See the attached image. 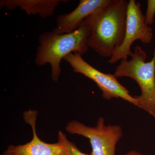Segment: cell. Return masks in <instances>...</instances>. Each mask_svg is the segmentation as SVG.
<instances>
[{
    "mask_svg": "<svg viewBox=\"0 0 155 155\" xmlns=\"http://www.w3.org/2000/svg\"><path fill=\"white\" fill-rule=\"evenodd\" d=\"M58 139L62 140L66 145L69 152V155H91L87 154L81 151L78 148L75 143L69 141L65 134L61 130H60L58 133Z\"/></svg>",
    "mask_w": 155,
    "mask_h": 155,
    "instance_id": "cell-10",
    "label": "cell"
},
{
    "mask_svg": "<svg viewBox=\"0 0 155 155\" xmlns=\"http://www.w3.org/2000/svg\"><path fill=\"white\" fill-rule=\"evenodd\" d=\"M125 155H145L143 154L139 153L138 152L135 150H131L128 152L127 153L125 154Z\"/></svg>",
    "mask_w": 155,
    "mask_h": 155,
    "instance_id": "cell-12",
    "label": "cell"
},
{
    "mask_svg": "<svg viewBox=\"0 0 155 155\" xmlns=\"http://www.w3.org/2000/svg\"><path fill=\"white\" fill-rule=\"evenodd\" d=\"M64 0H1L0 8L5 7L7 10L12 11L19 7L26 12L27 15L38 14L42 18L53 16L55 10L61 2Z\"/></svg>",
    "mask_w": 155,
    "mask_h": 155,
    "instance_id": "cell-9",
    "label": "cell"
},
{
    "mask_svg": "<svg viewBox=\"0 0 155 155\" xmlns=\"http://www.w3.org/2000/svg\"><path fill=\"white\" fill-rule=\"evenodd\" d=\"M154 118H155V117H154Z\"/></svg>",
    "mask_w": 155,
    "mask_h": 155,
    "instance_id": "cell-13",
    "label": "cell"
},
{
    "mask_svg": "<svg viewBox=\"0 0 155 155\" xmlns=\"http://www.w3.org/2000/svg\"><path fill=\"white\" fill-rule=\"evenodd\" d=\"M155 15V0L147 1V9L145 16V23L147 25H151L154 22Z\"/></svg>",
    "mask_w": 155,
    "mask_h": 155,
    "instance_id": "cell-11",
    "label": "cell"
},
{
    "mask_svg": "<svg viewBox=\"0 0 155 155\" xmlns=\"http://www.w3.org/2000/svg\"><path fill=\"white\" fill-rule=\"evenodd\" d=\"M128 2L111 0L104 8L87 17L90 25L88 47L110 58L125 37Z\"/></svg>",
    "mask_w": 155,
    "mask_h": 155,
    "instance_id": "cell-1",
    "label": "cell"
},
{
    "mask_svg": "<svg viewBox=\"0 0 155 155\" xmlns=\"http://www.w3.org/2000/svg\"><path fill=\"white\" fill-rule=\"evenodd\" d=\"M66 130L71 134L88 138L91 146V155H115L116 144L123 134L121 126L105 125L102 117L98 118L95 127H89L72 120L67 123Z\"/></svg>",
    "mask_w": 155,
    "mask_h": 155,
    "instance_id": "cell-4",
    "label": "cell"
},
{
    "mask_svg": "<svg viewBox=\"0 0 155 155\" xmlns=\"http://www.w3.org/2000/svg\"><path fill=\"white\" fill-rule=\"evenodd\" d=\"M64 59L72 67L73 72L80 73L93 81L102 92L104 99L121 98L139 107L137 100L130 95L128 90L119 83L115 75L103 73L95 69L77 53H70Z\"/></svg>",
    "mask_w": 155,
    "mask_h": 155,
    "instance_id": "cell-5",
    "label": "cell"
},
{
    "mask_svg": "<svg viewBox=\"0 0 155 155\" xmlns=\"http://www.w3.org/2000/svg\"><path fill=\"white\" fill-rule=\"evenodd\" d=\"M153 29L145 23V17L143 14L140 3L135 0H129L127 6V19L125 37L122 45L108 61L113 64L120 60H127L133 54L130 48L134 42L140 40L144 44L151 41Z\"/></svg>",
    "mask_w": 155,
    "mask_h": 155,
    "instance_id": "cell-6",
    "label": "cell"
},
{
    "mask_svg": "<svg viewBox=\"0 0 155 155\" xmlns=\"http://www.w3.org/2000/svg\"><path fill=\"white\" fill-rule=\"evenodd\" d=\"M90 28L89 21L87 17L79 28L71 33L58 34L52 30L41 33L38 38L35 64L41 67L49 64L52 79L57 82L61 73L62 59L72 52L82 56L88 51Z\"/></svg>",
    "mask_w": 155,
    "mask_h": 155,
    "instance_id": "cell-2",
    "label": "cell"
},
{
    "mask_svg": "<svg viewBox=\"0 0 155 155\" xmlns=\"http://www.w3.org/2000/svg\"><path fill=\"white\" fill-rule=\"evenodd\" d=\"M111 0H80L77 8L67 14L58 15L57 26L53 29L58 34L71 33L80 27L90 15L104 8Z\"/></svg>",
    "mask_w": 155,
    "mask_h": 155,
    "instance_id": "cell-8",
    "label": "cell"
},
{
    "mask_svg": "<svg viewBox=\"0 0 155 155\" xmlns=\"http://www.w3.org/2000/svg\"><path fill=\"white\" fill-rule=\"evenodd\" d=\"M37 111L30 110L23 113L25 122L31 126L33 138L25 144L9 146L3 155H69L68 149L62 140L49 143L39 138L36 131Z\"/></svg>",
    "mask_w": 155,
    "mask_h": 155,
    "instance_id": "cell-7",
    "label": "cell"
},
{
    "mask_svg": "<svg viewBox=\"0 0 155 155\" xmlns=\"http://www.w3.org/2000/svg\"><path fill=\"white\" fill-rule=\"evenodd\" d=\"M147 54L137 46L131 59L122 60L114 75L116 77H127L138 84L141 90L140 95L134 97L138 101L139 108L155 116V49L152 59L146 62Z\"/></svg>",
    "mask_w": 155,
    "mask_h": 155,
    "instance_id": "cell-3",
    "label": "cell"
}]
</instances>
